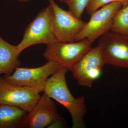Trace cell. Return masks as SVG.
Returning <instances> with one entry per match:
<instances>
[{"label":"cell","instance_id":"9","mask_svg":"<svg viewBox=\"0 0 128 128\" xmlns=\"http://www.w3.org/2000/svg\"><path fill=\"white\" fill-rule=\"evenodd\" d=\"M106 63L98 46L92 48L71 70L73 77L80 86L91 88L99 78Z\"/></svg>","mask_w":128,"mask_h":128},{"label":"cell","instance_id":"2","mask_svg":"<svg viewBox=\"0 0 128 128\" xmlns=\"http://www.w3.org/2000/svg\"><path fill=\"white\" fill-rule=\"evenodd\" d=\"M52 8L50 4L39 12L26 29L22 38L17 46L20 52L36 44L47 46L58 42L52 29Z\"/></svg>","mask_w":128,"mask_h":128},{"label":"cell","instance_id":"11","mask_svg":"<svg viewBox=\"0 0 128 128\" xmlns=\"http://www.w3.org/2000/svg\"><path fill=\"white\" fill-rule=\"evenodd\" d=\"M21 52L17 46L10 44L0 36V75H11L20 65L18 57Z\"/></svg>","mask_w":128,"mask_h":128},{"label":"cell","instance_id":"15","mask_svg":"<svg viewBox=\"0 0 128 128\" xmlns=\"http://www.w3.org/2000/svg\"><path fill=\"white\" fill-rule=\"evenodd\" d=\"M113 2L120 3L122 7L128 5V0H90L86 10L88 14L90 15L104 5Z\"/></svg>","mask_w":128,"mask_h":128},{"label":"cell","instance_id":"6","mask_svg":"<svg viewBox=\"0 0 128 128\" xmlns=\"http://www.w3.org/2000/svg\"><path fill=\"white\" fill-rule=\"evenodd\" d=\"M98 46L106 64L128 68V36L109 31L101 36Z\"/></svg>","mask_w":128,"mask_h":128},{"label":"cell","instance_id":"7","mask_svg":"<svg viewBox=\"0 0 128 128\" xmlns=\"http://www.w3.org/2000/svg\"><path fill=\"white\" fill-rule=\"evenodd\" d=\"M53 11L52 29L58 42L76 41V38L86 22L74 16L69 11L60 7L54 0H48Z\"/></svg>","mask_w":128,"mask_h":128},{"label":"cell","instance_id":"13","mask_svg":"<svg viewBox=\"0 0 128 128\" xmlns=\"http://www.w3.org/2000/svg\"><path fill=\"white\" fill-rule=\"evenodd\" d=\"M110 31L128 36V5L115 12Z\"/></svg>","mask_w":128,"mask_h":128},{"label":"cell","instance_id":"3","mask_svg":"<svg viewBox=\"0 0 128 128\" xmlns=\"http://www.w3.org/2000/svg\"><path fill=\"white\" fill-rule=\"evenodd\" d=\"M92 44L87 38L74 42H58L47 46L43 56L48 61H54L71 71L75 66L92 48Z\"/></svg>","mask_w":128,"mask_h":128},{"label":"cell","instance_id":"8","mask_svg":"<svg viewBox=\"0 0 128 128\" xmlns=\"http://www.w3.org/2000/svg\"><path fill=\"white\" fill-rule=\"evenodd\" d=\"M40 93L35 89L12 84L0 77V104L15 106L28 112L38 102Z\"/></svg>","mask_w":128,"mask_h":128},{"label":"cell","instance_id":"4","mask_svg":"<svg viewBox=\"0 0 128 128\" xmlns=\"http://www.w3.org/2000/svg\"><path fill=\"white\" fill-rule=\"evenodd\" d=\"M60 66L54 61H48L42 66L35 68L17 67L10 76L4 78L8 82L18 86L44 92L48 77L56 72Z\"/></svg>","mask_w":128,"mask_h":128},{"label":"cell","instance_id":"1","mask_svg":"<svg viewBox=\"0 0 128 128\" xmlns=\"http://www.w3.org/2000/svg\"><path fill=\"white\" fill-rule=\"evenodd\" d=\"M68 70L66 67L60 66L48 78L44 92L68 110L72 118V128H85L84 118L87 111L85 98L83 96L75 98L70 92L66 80Z\"/></svg>","mask_w":128,"mask_h":128},{"label":"cell","instance_id":"16","mask_svg":"<svg viewBox=\"0 0 128 128\" xmlns=\"http://www.w3.org/2000/svg\"><path fill=\"white\" fill-rule=\"evenodd\" d=\"M18 0L21 2H28L30 0Z\"/></svg>","mask_w":128,"mask_h":128},{"label":"cell","instance_id":"5","mask_svg":"<svg viewBox=\"0 0 128 128\" xmlns=\"http://www.w3.org/2000/svg\"><path fill=\"white\" fill-rule=\"evenodd\" d=\"M121 7L118 2H112L92 13L89 22L76 37V41L87 38L92 43L97 38L110 31L114 16Z\"/></svg>","mask_w":128,"mask_h":128},{"label":"cell","instance_id":"10","mask_svg":"<svg viewBox=\"0 0 128 128\" xmlns=\"http://www.w3.org/2000/svg\"><path fill=\"white\" fill-rule=\"evenodd\" d=\"M54 102L45 93L21 122L19 128H44L62 119Z\"/></svg>","mask_w":128,"mask_h":128},{"label":"cell","instance_id":"12","mask_svg":"<svg viewBox=\"0 0 128 128\" xmlns=\"http://www.w3.org/2000/svg\"><path fill=\"white\" fill-rule=\"evenodd\" d=\"M28 112L15 106L0 104V128H18Z\"/></svg>","mask_w":128,"mask_h":128},{"label":"cell","instance_id":"14","mask_svg":"<svg viewBox=\"0 0 128 128\" xmlns=\"http://www.w3.org/2000/svg\"><path fill=\"white\" fill-rule=\"evenodd\" d=\"M68 5L69 11L77 18L81 19L84 10L86 9L90 0H59Z\"/></svg>","mask_w":128,"mask_h":128}]
</instances>
